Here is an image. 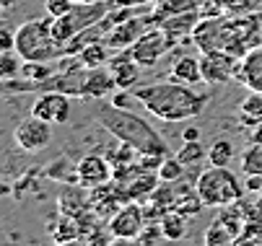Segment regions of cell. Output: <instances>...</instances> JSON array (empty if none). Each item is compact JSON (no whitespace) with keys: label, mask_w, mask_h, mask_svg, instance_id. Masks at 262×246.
Segmentation results:
<instances>
[{"label":"cell","mask_w":262,"mask_h":246,"mask_svg":"<svg viewBox=\"0 0 262 246\" xmlns=\"http://www.w3.org/2000/svg\"><path fill=\"white\" fill-rule=\"evenodd\" d=\"M138 104H143L148 114H154L156 119L164 122H184L195 119L203 114L208 107V93L192 91V86L179 83V81H161V83H145L133 88Z\"/></svg>","instance_id":"obj_1"},{"label":"cell","mask_w":262,"mask_h":246,"mask_svg":"<svg viewBox=\"0 0 262 246\" xmlns=\"http://www.w3.org/2000/svg\"><path fill=\"white\" fill-rule=\"evenodd\" d=\"M99 122L115 140L135 148L138 153L169 156V148L164 143V137L151 125H148L143 117L133 114L130 109L115 107V104H104V107L99 109Z\"/></svg>","instance_id":"obj_2"},{"label":"cell","mask_w":262,"mask_h":246,"mask_svg":"<svg viewBox=\"0 0 262 246\" xmlns=\"http://www.w3.org/2000/svg\"><path fill=\"white\" fill-rule=\"evenodd\" d=\"M195 187H198L203 202L208 207H218V210L239 202L247 194L244 182L234 171H229V166H210V168L200 171L195 179Z\"/></svg>","instance_id":"obj_3"},{"label":"cell","mask_w":262,"mask_h":246,"mask_svg":"<svg viewBox=\"0 0 262 246\" xmlns=\"http://www.w3.org/2000/svg\"><path fill=\"white\" fill-rule=\"evenodd\" d=\"M16 52L21 60H39L50 62L62 57V50L57 47L52 37V16L50 18H31L16 29Z\"/></svg>","instance_id":"obj_4"},{"label":"cell","mask_w":262,"mask_h":246,"mask_svg":"<svg viewBox=\"0 0 262 246\" xmlns=\"http://www.w3.org/2000/svg\"><path fill=\"white\" fill-rule=\"evenodd\" d=\"M109 11H112L109 0H101V3H76L65 16L52 18V37H55L57 47L62 50L76 34H81L83 29L99 23Z\"/></svg>","instance_id":"obj_5"},{"label":"cell","mask_w":262,"mask_h":246,"mask_svg":"<svg viewBox=\"0 0 262 246\" xmlns=\"http://www.w3.org/2000/svg\"><path fill=\"white\" fill-rule=\"evenodd\" d=\"M174 44H177V42L169 37L161 26H151V29H148L143 37L130 47V55H133V60H135L140 67H154Z\"/></svg>","instance_id":"obj_6"},{"label":"cell","mask_w":262,"mask_h":246,"mask_svg":"<svg viewBox=\"0 0 262 246\" xmlns=\"http://www.w3.org/2000/svg\"><path fill=\"white\" fill-rule=\"evenodd\" d=\"M242 57L223 52V50H210L203 52L200 67H203V83H229L236 81V70H239Z\"/></svg>","instance_id":"obj_7"},{"label":"cell","mask_w":262,"mask_h":246,"mask_svg":"<svg viewBox=\"0 0 262 246\" xmlns=\"http://www.w3.org/2000/svg\"><path fill=\"white\" fill-rule=\"evenodd\" d=\"M145 213L140 202H127L122 205L109 220V233L115 236V241H135L140 231L145 228Z\"/></svg>","instance_id":"obj_8"},{"label":"cell","mask_w":262,"mask_h":246,"mask_svg":"<svg viewBox=\"0 0 262 246\" xmlns=\"http://www.w3.org/2000/svg\"><path fill=\"white\" fill-rule=\"evenodd\" d=\"M13 140H16V145H18L21 151H26V153H39L42 148L50 145V140H52L50 122L29 114L26 119H21V122L16 125Z\"/></svg>","instance_id":"obj_9"},{"label":"cell","mask_w":262,"mask_h":246,"mask_svg":"<svg viewBox=\"0 0 262 246\" xmlns=\"http://www.w3.org/2000/svg\"><path fill=\"white\" fill-rule=\"evenodd\" d=\"M148 13V11H145ZM145 13H138V16H133V18H127V21H122V23H117V26H112L106 34H104V44L112 50V52H122V50H130L143 34L151 29L148 26V18H145Z\"/></svg>","instance_id":"obj_10"},{"label":"cell","mask_w":262,"mask_h":246,"mask_svg":"<svg viewBox=\"0 0 262 246\" xmlns=\"http://www.w3.org/2000/svg\"><path fill=\"white\" fill-rule=\"evenodd\" d=\"M31 114L50 125H65L70 119V96L60 91H45L34 99Z\"/></svg>","instance_id":"obj_11"},{"label":"cell","mask_w":262,"mask_h":246,"mask_svg":"<svg viewBox=\"0 0 262 246\" xmlns=\"http://www.w3.org/2000/svg\"><path fill=\"white\" fill-rule=\"evenodd\" d=\"M76 168H78V184L86 189H96L115 179V166L101 156H86L76 163Z\"/></svg>","instance_id":"obj_12"},{"label":"cell","mask_w":262,"mask_h":246,"mask_svg":"<svg viewBox=\"0 0 262 246\" xmlns=\"http://www.w3.org/2000/svg\"><path fill=\"white\" fill-rule=\"evenodd\" d=\"M205 0H156V3L148 8L145 18L148 26H159L164 18L179 16V13H190V11H200Z\"/></svg>","instance_id":"obj_13"},{"label":"cell","mask_w":262,"mask_h":246,"mask_svg":"<svg viewBox=\"0 0 262 246\" xmlns=\"http://www.w3.org/2000/svg\"><path fill=\"white\" fill-rule=\"evenodd\" d=\"M236 83L247 86L249 91H262V44L242 57L236 70Z\"/></svg>","instance_id":"obj_14"},{"label":"cell","mask_w":262,"mask_h":246,"mask_svg":"<svg viewBox=\"0 0 262 246\" xmlns=\"http://www.w3.org/2000/svg\"><path fill=\"white\" fill-rule=\"evenodd\" d=\"M200 18H203V11H190V13H179V16L164 18L159 26L179 44V42H184V39H192V31H195V26L200 23Z\"/></svg>","instance_id":"obj_15"},{"label":"cell","mask_w":262,"mask_h":246,"mask_svg":"<svg viewBox=\"0 0 262 246\" xmlns=\"http://www.w3.org/2000/svg\"><path fill=\"white\" fill-rule=\"evenodd\" d=\"M117 88V81L112 76L109 67H91L89 76H86V91H83V99H104L106 93H112Z\"/></svg>","instance_id":"obj_16"},{"label":"cell","mask_w":262,"mask_h":246,"mask_svg":"<svg viewBox=\"0 0 262 246\" xmlns=\"http://www.w3.org/2000/svg\"><path fill=\"white\" fill-rule=\"evenodd\" d=\"M174 189H177V197H174V207L171 210H177V213H182L187 218H195V215L203 213L205 202H203V197H200L195 184L192 187H184V184L177 187V182H174Z\"/></svg>","instance_id":"obj_17"},{"label":"cell","mask_w":262,"mask_h":246,"mask_svg":"<svg viewBox=\"0 0 262 246\" xmlns=\"http://www.w3.org/2000/svg\"><path fill=\"white\" fill-rule=\"evenodd\" d=\"M169 78H171V81H179V83H187V86L203 83V67H200V60H198V57H190V55L177 57L174 65H171Z\"/></svg>","instance_id":"obj_18"},{"label":"cell","mask_w":262,"mask_h":246,"mask_svg":"<svg viewBox=\"0 0 262 246\" xmlns=\"http://www.w3.org/2000/svg\"><path fill=\"white\" fill-rule=\"evenodd\" d=\"M50 233L57 243H70V241H78L81 238V223L76 215H68V213H60L57 220H50Z\"/></svg>","instance_id":"obj_19"},{"label":"cell","mask_w":262,"mask_h":246,"mask_svg":"<svg viewBox=\"0 0 262 246\" xmlns=\"http://www.w3.org/2000/svg\"><path fill=\"white\" fill-rule=\"evenodd\" d=\"M83 189H86V187H81V184H68V187L60 192V197H57L60 213H68V215H76V218H78L81 210L89 207V205H86Z\"/></svg>","instance_id":"obj_20"},{"label":"cell","mask_w":262,"mask_h":246,"mask_svg":"<svg viewBox=\"0 0 262 246\" xmlns=\"http://www.w3.org/2000/svg\"><path fill=\"white\" fill-rule=\"evenodd\" d=\"M259 122H262V91H249L247 99L239 104V125L252 130Z\"/></svg>","instance_id":"obj_21"},{"label":"cell","mask_w":262,"mask_h":246,"mask_svg":"<svg viewBox=\"0 0 262 246\" xmlns=\"http://www.w3.org/2000/svg\"><path fill=\"white\" fill-rule=\"evenodd\" d=\"M161 228H164V236L166 241H179L187 236V215L177 213V210H169V213L159 220Z\"/></svg>","instance_id":"obj_22"},{"label":"cell","mask_w":262,"mask_h":246,"mask_svg":"<svg viewBox=\"0 0 262 246\" xmlns=\"http://www.w3.org/2000/svg\"><path fill=\"white\" fill-rule=\"evenodd\" d=\"M109 52H112V50H109L104 42H96V44H89V47H86L83 52H78L76 57L81 60L83 67L91 70V67H101V65H106V62H109Z\"/></svg>","instance_id":"obj_23"},{"label":"cell","mask_w":262,"mask_h":246,"mask_svg":"<svg viewBox=\"0 0 262 246\" xmlns=\"http://www.w3.org/2000/svg\"><path fill=\"white\" fill-rule=\"evenodd\" d=\"M177 158L184 163L187 171H192V168H198L200 163L208 161V151L200 145V140H192V143H184V148L177 153Z\"/></svg>","instance_id":"obj_24"},{"label":"cell","mask_w":262,"mask_h":246,"mask_svg":"<svg viewBox=\"0 0 262 246\" xmlns=\"http://www.w3.org/2000/svg\"><path fill=\"white\" fill-rule=\"evenodd\" d=\"M234 238H236V233L226 223H223L221 218H215L208 226V231H205V243L208 246H226V243H234Z\"/></svg>","instance_id":"obj_25"},{"label":"cell","mask_w":262,"mask_h":246,"mask_svg":"<svg viewBox=\"0 0 262 246\" xmlns=\"http://www.w3.org/2000/svg\"><path fill=\"white\" fill-rule=\"evenodd\" d=\"M231 158H234V145L229 140H215L208 148V163L210 166H229Z\"/></svg>","instance_id":"obj_26"},{"label":"cell","mask_w":262,"mask_h":246,"mask_svg":"<svg viewBox=\"0 0 262 246\" xmlns=\"http://www.w3.org/2000/svg\"><path fill=\"white\" fill-rule=\"evenodd\" d=\"M184 171H187V168H184V163H182L177 156H166V158L161 161V166H159L156 174H159L161 182H169V184H171V182H182Z\"/></svg>","instance_id":"obj_27"},{"label":"cell","mask_w":262,"mask_h":246,"mask_svg":"<svg viewBox=\"0 0 262 246\" xmlns=\"http://www.w3.org/2000/svg\"><path fill=\"white\" fill-rule=\"evenodd\" d=\"M242 174H262V145L259 143H252L244 153H242Z\"/></svg>","instance_id":"obj_28"},{"label":"cell","mask_w":262,"mask_h":246,"mask_svg":"<svg viewBox=\"0 0 262 246\" xmlns=\"http://www.w3.org/2000/svg\"><path fill=\"white\" fill-rule=\"evenodd\" d=\"M226 16H244L262 6V0H218Z\"/></svg>","instance_id":"obj_29"},{"label":"cell","mask_w":262,"mask_h":246,"mask_svg":"<svg viewBox=\"0 0 262 246\" xmlns=\"http://www.w3.org/2000/svg\"><path fill=\"white\" fill-rule=\"evenodd\" d=\"M16 55L11 50V52H3V57H0V78H3V81H11V78L21 76V62H18L21 57H16Z\"/></svg>","instance_id":"obj_30"},{"label":"cell","mask_w":262,"mask_h":246,"mask_svg":"<svg viewBox=\"0 0 262 246\" xmlns=\"http://www.w3.org/2000/svg\"><path fill=\"white\" fill-rule=\"evenodd\" d=\"M135 241H140V243H156V241H166L161 223H145V228L140 231V236H138Z\"/></svg>","instance_id":"obj_31"},{"label":"cell","mask_w":262,"mask_h":246,"mask_svg":"<svg viewBox=\"0 0 262 246\" xmlns=\"http://www.w3.org/2000/svg\"><path fill=\"white\" fill-rule=\"evenodd\" d=\"M73 6H76V3H73V0H47V3H45V8H47V13L52 16V18H57V16H65Z\"/></svg>","instance_id":"obj_32"},{"label":"cell","mask_w":262,"mask_h":246,"mask_svg":"<svg viewBox=\"0 0 262 246\" xmlns=\"http://www.w3.org/2000/svg\"><path fill=\"white\" fill-rule=\"evenodd\" d=\"M244 189L247 194H262V174H247Z\"/></svg>","instance_id":"obj_33"},{"label":"cell","mask_w":262,"mask_h":246,"mask_svg":"<svg viewBox=\"0 0 262 246\" xmlns=\"http://www.w3.org/2000/svg\"><path fill=\"white\" fill-rule=\"evenodd\" d=\"M0 50L3 52H11V50H16V34H11V31H0Z\"/></svg>","instance_id":"obj_34"},{"label":"cell","mask_w":262,"mask_h":246,"mask_svg":"<svg viewBox=\"0 0 262 246\" xmlns=\"http://www.w3.org/2000/svg\"><path fill=\"white\" fill-rule=\"evenodd\" d=\"M112 6H154L156 0H109Z\"/></svg>","instance_id":"obj_35"},{"label":"cell","mask_w":262,"mask_h":246,"mask_svg":"<svg viewBox=\"0 0 262 246\" xmlns=\"http://www.w3.org/2000/svg\"><path fill=\"white\" fill-rule=\"evenodd\" d=\"M182 140H184V143H192V140H200V130H198V127H187V130L182 132Z\"/></svg>","instance_id":"obj_36"},{"label":"cell","mask_w":262,"mask_h":246,"mask_svg":"<svg viewBox=\"0 0 262 246\" xmlns=\"http://www.w3.org/2000/svg\"><path fill=\"white\" fill-rule=\"evenodd\" d=\"M249 143H259L262 145V122L257 127H252V135H249Z\"/></svg>","instance_id":"obj_37"},{"label":"cell","mask_w":262,"mask_h":246,"mask_svg":"<svg viewBox=\"0 0 262 246\" xmlns=\"http://www.w3.org/2000/svg\"><path fill=\"white\" fill-rule=\"evenodd\" d=\"M73 3H83V0H73Z\"/></svg>","instance_id":"obj_38"}]
</instances>
